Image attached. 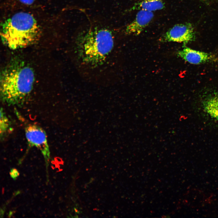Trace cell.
<instances>
[{"label":"cell","instance_id":"cell-3","mask_svg":"<svg viewBox=\"0 0 218 218\" xmlns=\"http://www.w3.org/2000/svg\"><path fill=\"white\" fill-rule=\"evenodd\" d=\"M40 33L36 20L27 12L16 13L1 24L2 41L12 49L21 48L33 43L38 39Z\"/></svg>","mask_w":218,"mask_h":218},{"label":"cell","instance_id":"cell-1","mask_svg":"<svg viewBox=\"0 0 218 218\" xmlns=\"http://www.w3.org/2000/svg\"><path fill=\"white\" fill-rule=\"evenodd\" d=\"M116 47L111 31L89 27L76 35L74 46L75 61L89 73H100L113 61Z\"/></svg>","mask_w":218,"mask_h":218},{"label":"cell","instance_id":"cell-7","mask_svg":"<svg viewBox=\"0 0 218 218\" xmlns=\"http://www.w3.org/2000/svg\"><path fill=\"white\" fill-rule=\"evenodd\" d=\"M154 17L152 12L139 10L135 18L126 26L125 33L128 35H138L149 25Z\"/></svg>","mask_w":218,"mask_h":218},{"label":"cell","instance_id":"cell-8","mask_svg":"<svg viewBox=\"0 0 218 218\" xmlns=\"http://www.w3.org/2000/svg\"><path fill=\"white\" fill-rule=\"evenodd\" d=\"M165 4L163 0H135L129 11L144 10L153 12L164 9Z\"/></svg>","mask_w":218,"mask_h":218},{"label":"cell","instance_id":"cell-4","mask_svg":"<svg viewBox=\"0 0 218 218\" xmlns=\"http://www.w3.org/2000/svg\"><path fill=\"white\" fill-rule=\"evenodd\" d=\"M193 25L190 23L177 24L170 28L160 38L162 42H183L185 44L195 39Z\"/></svg>","mask_w":218,"mask_h":218},{"label":"cell","instance_id":"cell-5","mask_svg":"<svg viewBox=\"0 0 218 218\" xmlns=\"http://www.w3.org/2000/svg\"><path fill=\"white\" fill-rule=\"evenodd\" d=\"M25 130L26 138L29 145L38 149L44 157L46 159H48L50 151L45 130L39 126L34 124L27 125Z\"/></svg>","mask_w":218,"mask_h":218},{"label":"cell","instance_id":"cell-2","mask_svg":"<svg viewBox=\"0 0 218 218\" xmlns=\"http://www.w3.org/2000/svg\"><path fill=\"white\" fill-rule=\"evenodd\" d=\"M34 72L21 62H13L1 73L0 93L2 101L9 105H20L31 93L34 81Z\"/></svg>","mask_w":218,"mask_h":218},{"label":"cell","instance_id":"cell-12","mask_svg":"<svg viewBox=\"0 0 218 218\" xmlns=\"http://www.w3.org/2000/svg\"><path fill=\"white\" fill-rule=\"evenodd\" d=\"M21 3L27 5H30L32 4L35 0H19Z\"/></svg>","mask_w":218,"mask_h":218},{"label":"cell","instance_id":"cell-11","mask_svg":"<svg viewBox=\"0 0 218 218\" xmlns=\"http://www.w3.org/2000/svg\"><path fill=\"white\" fill-rule=\"evenodd\" d=\"M19 173L17 170L15 169H12L10 172L11 176L12 178L15 179L19 175Z\"/></svg>","mask_w":218,"mask_h":218},{"label":"cell","instance_id":"cell-10","mask_svg":"<svg viewBox=\"0 0 218 218\" xmlns=\"http://www.w3.org/2000/svg\"><path fill=\"white\" fill-rule=\"evenodd\" d=\"M10 123L8 118L3 109H0V135L1 139L3 140L10 129Z\"/></svg>","mask_w":218,"mask_h":218},{"label":"cell","instance_id":"cell-9","mask_svg":"<svg viewBox=\"0 0 218 218\" xmlns=\"http://www.w3.org/2000/svg\"><path fill=\"white\" fill-rule=\"evenodd\" d=\"M204 110L213 118L218 121V95L212 96L203 102Z\"/></svg>","mask_w":218,"mask_h":218},{"label":"cell","instance_id":"cell-6","mask_svg":"<svg viewBox=\"0 0 218 218\" xmlns=\"http://www.w3.org/2000/svg\"><path fill=\"white\" fill-rule=\"evenodd\" d=\"M177 56L192 64H199L208 62H216L218 58L214 54L184 47L179 51Z\"/></svg>","mask_w":218,"mask_h":218}]
</instances>
